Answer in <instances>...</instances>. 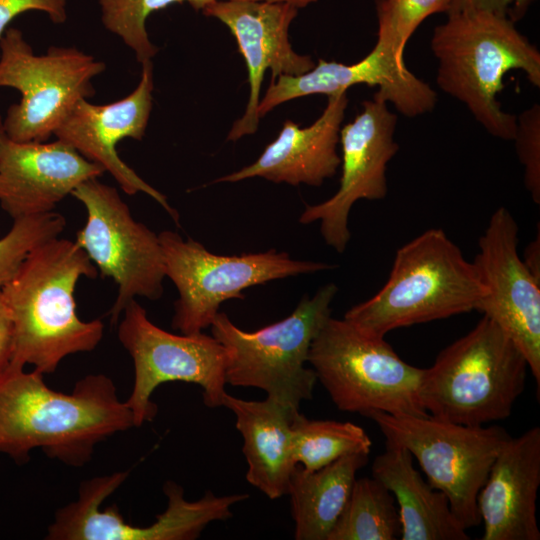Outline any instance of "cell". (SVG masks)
<instances>
[{"instance_id":"cell-22","label":"cell","mask_w":540,"mask_h":540,"mask_svg":"<svg viewBox=\"0 0 540 540\" xmlns=\"http://www.w3.org/2000/svg\"><path fill=\"white\" fill-rule=\"evenodd\" d=\"M372 477L393 495L398 505L401 540H469L446 495L425 481L402 446L386 442L372 464Z\"/></svg>"},{"instance_id":"cell-32","label":"cell","mask_w":540,"mask_h":540,"mask_svg":"<svg viewBox=\"0 0 540 540\" xmlns=\"http://www.w3.org/2000/svg\"><path fill=\"white\" fill-rule=\"evenodd\" d=\"M15 342L14 323L0 288V375L10 366Z\"/></svg>"},{"instance_id":"cell-14","label":"cell","mask_w":540,"mask_h":540,"mask_svg":"<svg viewBox=\"0 0 540 540\" xmlns=\"http://www.w3.org/2000/svg\"><path fill=\"white\" fill-rule=\"evenodd\" d=\"M518 225L503 206L491 215L473 261L486 288L479 312L493 320L524 355L540 386V280L517 251Z\"/></svg>"},{"instance_id":"cell-9","label":"cell","mask_w":540,"mask_h":540,"mask_svg":"<svg viewBox=\"0 0 540 540\" xmlns=\"http://www.w3.org/2000/svg\"><path fill=\"white\" fill-rule=\"evenodd\" d=\"M165 276L176 286L172 328L195 334L210 327L220 305L232 298L244 299V289L289 276L335 268L325 262L293 260L286 252L269 250L242 255H217L201 243L177 232L158 234Z\"/></svg>"},{"instance_id":"cell-20","label":"cell","mask_w":540,"mask_h":540,"mask_svg":"<svg viewBox=\"0 0 540 540\" xmlns=\"http://www.w3.org/2000/svg\"><path fill=\"white\" fill-rule=\"evenodd\" d=\"M346 92L329 95L324 111L308 127L300 128L289 120L284 122L277 138L254 163L213 183L262 177L274 183L320 186L325 179L334 176L340 166L337 145L348 104Z\"/></svg>"},{"instance_id":"cell-34","label":"cell","mask_w":540,"mask_h":540,"mask_svg":"<svg viewBox=\"0 0 540 540\" xmlns=\"http://www.w3.org/2000/svg\"><path fill=\"white\" fill-rule=\"evenodd\" d=\"M6 134H5V130H4V124H3V117L0 113V146H1V143L3 141V139L5 138Z\"/></svg>"},{"instance_id":"cell-23","label":"cell","mask_w":540,"mask_h":540,"mask_svg":"<svg viewBox=\"0 0 540 540\" xmlns=\"http://www.w3.org/2000/svg\"><path fill=\"white\" fill-rule=\"evenodd\" d=\"M368 456L346 455L314 471L296 465L287 493L296 540H328L349 499L356 474L367 464Z\"/></svg>"},{"instance_id":"cell-4","label":"cell","mask_w":540,"mask_h":540,"mask_svg":"<svg viewBox=\"0 0 540 540\" xmlns=\"http://www.w3.org/2000/svg\"><path fill=\"white\" fill-rule=\"evenodd\" d=\"M485 296L474 262L443 229L431 228L397 250L383 287L344 319L366 334L385 337L397 328L478 311Z\"/></svg>"},{"instance_id":"cell-28","label":"cell","mask_w":540,"mask_h":540,"mask_svg":"<svg viewBox=\"0 0 540 540\" xmlns=\"http://www.w3.org/2000/svg\"><path fill=\"white\" fill-rule=\"evenodd\" d=\"M452 0H377V41L403 57L418 26L430 15L447 12Z\"/></svg>"},{"instance_id":"cell-26","label":"cell","mask_w":540,"mask_h":540,"mask_svg":"<svg viewBox=\"0 0 540 540\" xmlns=\"http://www.w3.org/2000/svg\"><path fill=\"white\" fill-rule=\"evenodd\" d=\"M102 22L107 30L121 38L134 51L139 63L151 60L158 48L150 41L145 22L148 16L172 4L188 3L203 10L218 0H98Z\"/></svg>"},{"instance_id":"cell-6","label":"cell","mask_w":540,"mask_h":540,"mask_svg":"<svg viewBox=\"0 0 540 540\" xmlns=\"http://www.w3.org/2000/svg\"><path fill=\"white\" fill-rule=\"evenodd\" d=\"M338 291L334 283L322 286L313 297L304 296L284 319L254 332L237 327L218 312L211 333L229 352L226 384L255 387L290 412H299L311 400L317 381L307 367L312 341L331 317V303Z\"/></svg>"},{"instance_id":"cell-19","label":"cell","mask_w":540,"mask_h":540,"mask_svg":"<svg viewBox=\"0 0 540 540\" xmlns=\"http://www.w3.org/2000/svg\"><path fill=\"white\" fill-rule=\"evenodd\" d=\"M540 428L510 437L496 456L477 496L481 540H539Z\"/></svg>"},{"instance_id":"cell-10","label":"cell","mask_w":540,"mask_h":540,"mask_svg":"<svg viewBox=\"0 0 540 540\" xmlns=\"http://www.w3.org/2000/svg\"><path fill=\"white\" fill-rule=\"evenodd\" d=\"M390 442L407 449L417 460L429 484L443 492L452 512L467 530L481 519L477 496L490 468L510 438L501 427L467 426L426 416H395L371 412Z\"/></svg>"},{"instance_id":"cell-21","label":"cell","mask_w":540,"mask_h":540,"mask_svg":"<svg viewBox=\"0 0 540 540\" xmlns=\"http://www.w3.org/2000/svg\"><path fill=\"white\" fill-rule=\"evenodd\" d=\"M223 406L234 413L236 428L243 437L247 481L270 499L287 494L297 465L291 432L295 413L267 397L250 401L228 393L224 395Z\"/></svg>"},{"instance_id":"cell-30","label":"cell","mask_w":540,"mask_h":540,"mask_svg":"<svg viewBox=\"0 0 540 540\" xmlns=\"http://www.w3.org/2000/svg\"><path fill=\"white\" fill-rule=\"evenodd\" d=\"M66 2L67 0H0V39L18 15L30 10L47 13L53 23L65 22Z\"/></svg>"},{"instance_id":"cell-15","label":"cell","mask_w":540,"mask_h":540,"mask_svg":"<svg viewBox=\"0 0 540 540\" xmlns=\"http://www.w3.org/2000/svg\"><path fill=\"white\" fill-rule=\"evenodd\" d=\"M316 0H218L207 5L203 14L224 23L236 39L247 70L250 93L245 113L236 120L227 140L256 132L261 84L270 69L272 78L296 76L315 66L308 55L296 53L288 38L298 10Z\"/></svg>"},{"instance_id":"cell-31","label":"cell","mask_w":540,"mask_h":540,"mask_svg":"<svg viewBox=\"0 0 540 540\" xmlns=\"http://www.w3.org/2000/svg\"><path fill=\"white\" fill-rule=\"evenodd\" d=\"M532 0H452L449 10L457 11H482L498 16H503L513 22L519 20Z\"/></svg>"},{"instance_id":"cell-18","label":"cell","mask_w":540,"mask_h":540,"mask_svg":"<svg viewBox=\"0 0 540 540\" xmlns=\"http://www.w3.org/2000/svg\"><path fill=\"white\" fill-rule=\"evenodd\" d=\"M105 170L68 144L16 142L0 146V207L13 219L52 212L81 183Z\"/></svg>"},{"instance_id":"cell-25","label":"cell","mask_w":540,"mask_h":540,"mask_svg":"<svg viewBox=\"0 0 540 540\" xmlns=\"http://www.w3.org/2000/svg\"><path fill=\"white\" fill-rule=\"evenodd\" d=\"M291 432L294 461L307 471L346 455L369 454L372 446L366 431L352 422L312 420L300 412L292 417Z\"/></svg>"},{"instance_id":"cell-8","label":"cell","mask_w":540,"mask_h":540,"mask_svg":"<svg viewBox=\"0 0 540 540\" xmlns=\"http://www.w3.org/2000/svg\"><path fill=\"white\" fill-rule=\"evenodd\" d=\"M105 64L75 47H50L35 55L22 32L8 27L0 39V87L20 92L3 118L16 142H45L81 99L94 95L91 80Z\"/></svg>"},{"instance_id":"cell-7","label":"cell","mask_w":540,"mask_h":540,"mask_svg":"<svg viewBox=\"0 0 540 540\" xmlns=\"http://www.w3.org/2000/svg\"><path fill=\"white\" fill-rule=\"evenodd\" d=\"M308 364L341 411L367 416H426L419 398L423 368L406 363L384 337L330 317L310 346Z\"/></svg>"},{"instance_id":"cell-24","label":"cell","mask_w":540,"mask_h":540,"mask_svg":"<svg viewBox=\"0 0 540 540\" xmlns=\"http://www.w3.org/2000/svg\"><path fill=\"white\" fill-rule=\"evenodd\" d=\"M391 492L375 478L355 480L328 540H395L401 524Z\"/></svg>"},{"instance_id":"cell-13","label":"cell","mask_w":540,"mask_h":540,"mask_svg":"<svg viewBox=\"0 0 540 540\" xmlns=\"http://www.w3.org/2000/svg\"><path fill=\"white\" fill-rule=\"evenodd\" d=\"M362 111L341 127L339 142L342 173L337 192L327 200L308 205L299 222L320 221L327 245L343 253L350 240L348 217L361 199L380 200L387 194V165L399 150L394 139L397 115L377 93L362 103Z\"/></svg>"},{"instance_id":"cell-11","label":"cell","mask_w":540,"mask_h":540,"mask_svg":"<svg viewBox=\"0 0 540 540\" xmlns=\"http://www.w3.org/2000/svg\"><path fill=\"white\" fill-rule=\"evenodd\" d=\"M120 318L117 336L134 364V385L126 403L135 427L156 416L151 396L170 381L199 385L208 408L223 406L229 352L216 338L165 331L151 322L136 299L126 304Z\"/></svg>"},{"instance_id":"cell-17","label":"cell","mask_w":540,"mask_h":540,"mask_svg":"<svg viewBox=\"0 0 540 540\" xmlns=\"http://www.w3.org/2000/svg\"><path fill=\"white\" fill-rule=\"evenodd\" d=\"M365 84L378 86L377 94L405 117H417L432 111L437 102L435 91L415 76L390 48L376 41L375 46L360 61L347 65L319 59L309 71L272 78L257 113L265 116L276 106L314 94L333 95Z\"/></svg>"},{"instance_id":"cell-27","label":"cell","mask_w":540,"mask_h":540,"mask_svg":"<svg viewBox=\"0 0 540 540\" xmlns=\"http://www.w3.org/2000/svg\"><path fill=\"white\" fill-rule=\"evenodd\" d=\"M65 226V218L53 211L13 220L9 231L0 238V288L33 248L59 237Z\"/></svg>"},{"instance_id":"cell-5","label":"cell","mask_w":540,"mask_h":540,"mask_svg":"<svg viewBox=\"0 0 540 540\" xmlns=\"http://www.w3.org/2000/svg\"><path fill=\"white\" fill-rule=\"evenodd\" d=\"M528 370L518 347L483 315L423 370L419 398L431 416L483 426L510 416L525 388Z\"/></svg>"},{"instance_id":"cell-16","label":"cell","mask_w":540,"mask_h":540,"mask_svg":"<svg viewBox=\"0 0 540 540\" xmlns=\"http://www.w3.org/2000/svg\"><path fill=\"white\" fill-rule=\"evenodd\" d=\"M137 87L126 97L105 105L81 99L55 131L87 160L104 168L128 195L142 192L158 202L179 225V215L167 198L145 182L118 155L116 145L124 138L142 140L152 110L153 65L143 62Z\"/></svg>"},{"instance_id":"cell-29","label":"cell","mask_w":540,"mask_h":540,"mask_svg":"<svg viewBox=\"0 0 540 540\" xmlns=\"http://www.w3.org/2000/svg\"><path fill=\"white\" fill-rule=\"evenodd\" d=\"M521 164L524 183L533 201L540 203V106L534 104L516 116L513 138Z\"/></svg>"},{"instance_id":"cell-12","label":"cell","mask_w":540,"mask_h":540,"mask_svg":"<svg viewBox=\"0 0 540 540\" xmlns=\"http://www.w3.org/2000/svg\"><path fill=\"white\" fill-rule=\"evenodd\" d=\"M71 195L87 212L74 242L101 276L111 278L118 287L109 312L115 324L126 304L137 296L151 300L162 296L166 276L159 237L133 218L116 188L98 178L81 183Z\"/></svg>"},{"instance_id":"cell-3","label":"cell","mask_w":540,"mask_h":540,"mask_svg":"<svg viewBox=\"0 0 540 540\" xmlns=\"http://www.w3.org/2000/svg\"><path fill=\"white\" fill-rule=\"evenodd\" d=\"M430 46L439 88L465 104L489 134L513 140L516 116L502 110L497 99L504 76L521 70L540 87V53L515 22L482 11L448 13L446 22L435 27Z\"/></svg>"},{"instance_id":"cell-1","label":"cell","mask_w":540,"mask_h":540,"mask_svg":"<svg viewBox=\"0 0 540 540\" xmlns=\"http://www.w3.org/2000/svg\"><path fill=\"white\" fill-rule=\"evenodd\" d=\"M43 376L12 366L0 375V452L16 461L40 448L66 465L82 466L99 442L135 427L108 376L87 375L71 393L49 388Z\"/></svg>"},{"instance_id":"cell-2","label":"cell","mask_w":540,"mask_h":540,"mask_svg":"<svg viewBox=\"0 0 540 540\" xmlns=\"http://www.w3.org/2000/svg\"><path fill=\"white\" fill-rule=\"evenodd\" d=\"M97 274L96 266L74 241L56 237L29 252L1 287L15 331L10 366L32 365L45 375L68 355L98 346L104 324L100 319L81 320L74 298L79 279H93Z\"/></svg>"},{"instance_id":"cell-33","label":"cell","mask_w":540,"mask_h":540,"mask_svg":"<svg viewBox=\"0 0 540 540\" xmlns=\"http://www.w3.org/2000/svg\"><path fill=\"white\" fill-rule=\"evenodd\" d=\"M524 264L531 273L540 280V236L539 231L537 237L531 241L524 252Z\"/></svg>"}]
</instances>
